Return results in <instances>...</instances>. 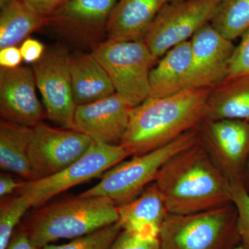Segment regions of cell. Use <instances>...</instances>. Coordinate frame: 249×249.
I'll list each match as a JSON object with an SVG mask.
<instances>
[{
	"instance_id": "6da1fadb",
	"label": "cell",
	"mask_w": 249,
	"mask_h": 249,
	"mask_svg": "<svg viewBox=\"0 0 249 249\" xmlns=\"http://www.w3.org/2000/svg\"><path fill=\"white\" fill-rule=\"evenodd\" d=\"M154 183L170 214L197 213L232 202L230 181L201 140L168 160Z\"/></svg>"
},
{
	"instance_id": "7a4b0ae2",
	"label": "cell",
	"mask_w": 249,
	"mask_h": 249,
	"mask_svg": "<svg viewBox=\"0 0 249 249\" xmlns=\"http://www.w3.org/2000/svg\"><path fill=\"white\" fill-rule=\"evenodd\" d=\"M211 89L187 88L160 98H148L131 110L128 127L120 145L130 156L163 146L205 121Z\"/></svg>"
},
{
	"instance_id": "3957f363",
	"label": "cell",
	"mask_w": 249,
	"mask_h": 249,
	"mask_svg": "<svg viewBox=\"0 0 249 249\" xmlns=\"http://www.w3.org/2000/svg\"><path fill=\"white\" fill-rule=\"evenodd\" d=\"M119 220L117 206L105 196L69 198L43 205L20 227L38 248L62 239L88 235Z\"/></svg>"
},
{
	"instance_id": "277c9868",
	"label": "cell",
	"mask_w": 249,
	"mask_h": 249,
	"mask_svg": "<svg viewBox=\"0 0 249 249\" xmlns=\"http://www.w3.org/2000/svg\"><path fill=\"white\" fill-rule=\"evenodd\" d=\"M200 142L199 127L191 129L163 146L114 165L103 173L96 186L79 196H105L116 206L130 202L155 181L157 173L168 160Z\"/></svg>"
},
{
	"instance_id": "5b68a950",
	"label": "cell",
	"mask_w": 249,
	"mask_h": 249,
	"mask_svg": "<svg viewBox=\"0 0 249 249\" xmlns=\"http://www.w3.org/2000/svg\"><path fill=\"white\" fill-rule=\"evenodd\" d=\"M232 203L190 214H169L159 236L160 249H235L240 245Z\"/></svg>"
},
{
	"instance_id": "8992f818",
	"label": "cell",
	"mask_w": 249,
	"mask_h": 249,
	"mask_svg": "<svg viewBox=\"0 0 249 249\" xmlns=\"http://www.w3.org/2000/svg\"><path fill=\"white\" fill-rule=\"evenodd\" d=\"M92 53L109 75L113 86L132 108L150 98V74L157 60L143 40H106Z\"/></svg>"
},
{
	"instance_id": "52a82bcc",
	"label": "cell",
	"mask_w": 249,
	"mask_h": 249,
	"mask_svg": "<svg viewBox=\"0 0 249 249\" xmlns=\"http://www.w3.org/2000/svg\"><path fill=\"white\" fill-rule=\"evenodd\" d=\"M129 156V152L120 144L93 142L83 157L65 169L47 178L19 183L16 192L27 198L31 207L39 208L72 187L102 176Z\"/></svg>"
},
{
	"instance_id": "ba28073f",
	"label": "cell",
	"mask_w": 249,
	"mask_h": 249,
	"mask_svg": "<svg viewBox=\"0 0 249 249\" xmlns=\"http://www.w3.org/2000/svg\"><path fill=\"white\" fill-rule=\"evenodd\" d=\"M118 0H70L47 18L44 29L60 43L91 52L107 40L108 22Z\"/></svg>"
},
{
	"instance_id": "9c48e42d",
	"label": "cell",
	"mask_w": 249,
	"mask_h": 249,
	"mask_svg": "<svg viewBox=\"0 0 249 249\" xmlns=\"http://www.w3.org/2000/svg\"><path fill=\"white\" fill-rule=\"evenodd\" d=\"M223 0H181L167 3L143 41L156 60L178 44L188 41L211 22Z\"/></svg>"
},
{
	"instance_id": "30bf717a",
	"label": "cell",
	"mask_w": 249,
	"mask_h": 249,
	"mask_svg": "<svg viewBox=\"0 0 249 249\" xmlns=\"http://www.w3.org/2000/svg\"><path fill=\"white\" fill-rule=\"evenodd\" d=\"M70 53L63 44L50 46L40 60L33 64L32 70L47 119L63 128L73 129L77 106L69 65Z\"/></svg>"
},
{
	"instance_id": "8fae6325",
	"label": "cell",
	"mask_w": 249,
	"mask_h": 249,
	"mask_svg": "<svg viewBox=\"0 0 249 249\" xmlns=\"http://www.w3.org/2000/svg\"><path fill=\"white\" fill-rule=\"evenodd\" d=\"M92 139L73 129L55 128L44 121L33 127L29 160L36 180L65 169L86 153Z\"/></svg>"
},
{
	"instance_id": "7c38bea8",
	"label": "cell",
	"mask_w": 249,
	"mask_h": 249,
	"mask_svg": "<svg viewBox=\"0 0 249 249\" xmlns=\"http://www.w3.org/2000/svg\"><path fill=\"white\" fill-rule=\"evenodd\" d=\"M199 131L201 142L226 178L230 181H243L249 159V122L205 121Z\"/></svg>"
},
{
	"instance_id": "4fadbf2b",
	"label": "cell",
	"mask_w": 249,
	"mask_h": 249,
	"mask_svg": "<svg viewBox=\"0 0 249 249\" xmlns=\"http://www.w3.org/2000/svg\"><path fill=\"white\" fill-rule=\"evenodd\" d=\"M192 62L188 88L211 89L225 79L236 46L211 23L190 40Z\"/></svg>"
},
{
	"instance_id": "5bb4252c",
	"label": "cell",
	"mask_w": 249,
	"mask_h": 249,
	"mask_svg": "<svg viewBox=\"0 0 249 249\" xmlns=\"http://www.w3.org/2000/svg\"><path fill=\"white\" fill-rule=\"evenodd\" d=\"M32 68L0 67V115L1 119L34 127L47 114L36 95Z\"/></svg>"
},
{
	"instance_id": "9a60e30c",
	"label": "cell",
	"mask_w": 249,
	"mask_h": 249,
	"mask_svg": "<svg viewBox=\"0 0 249 249\" xmlns=\"http://www.w3.org/2000/svg\"><path fill=\"white\" fill-rule=\"evenodd\" d=\"M132 107L114 92L107 97L76 107L73 129L93 142L117 145L128 127Z\"/></svg>"
},
{
	"instance_id": "2e32d148",
	"label": "cell",
	"mask_w": 249,
	"mask_h": 249,
	"mask_svg": "<svg viewBox=\"0 0 249 249\" xmlns=\"http://www.w3.org/2000/svg\"><path fill=\"white\" fill-rule=\"evenodd\" d=\"M119 225L142 239L159 238L169 214L161 193L155 183L147 187L134 200L117 206Z\"/></svg>"
},
{
	"instance_id": "e0dca14e",
	"label": "cell",
	"mask_w": 249,
	"mask_h": 249,
	"mask_svg": "<svg viewBox=\"0 0 249 249\" xmlns=\"http://www.w3.org/2000/svg\"><path fill=\"white\" fill-rule=\"evenodd\" d=\"M168 0H118L109 16L107 39L143 40L147 31Z\"/></svg>"
},
{
	"instance_id": "ac0fdd59",
	"label": "cell",
	"mask_w": 249,
	"mask_h": 249,
	"mask_svg": "<svg viewBox=\"0 0 249 249\" xmlns=\"http://www.w3.org/2000/svg\"><path fill=\"white\" fill-rule=\"evenodd\" d=\"M76 106L89 104L116 92L109 75L92 52L73 51L69 58Z\"/></svg>"
},
{
	"instance_id": "d6986e66",
	"label": "cell",
	"mask_w": 249,
	"mask_h": 249,
	"mask_svg": "<svg viewBox=\"0 0 249 249\" xmlns=\"http://www.w3.org/2000/svg\"><path fill=\"white\" fill-rule=\"evenodd\" d=\"M191 62V41L168 51L150 71L149 98L167 97L187 89Z\"/></svg>"
},
{
	"instance_id": "ffe728a7",
	"label": "cell",
	"mask_w": 249,
	"mask_h": 249,
	"mask_svg": "<svg viewBox=\"0 0 249 249\" xmlns=\"http://www.w3.org/2000/svg\"><path fill=\"white\" fill-rule=\"evenodd\" d=\"M224 119L249 122V77L226 78L210 89L205 121Z\"/></svg>"
},
{
	"instance_id": "44dd1931",
	"label": "cell",
	"mask_w": 249,
	"mask_h": 249,
	"mask_svg": "<svg viewBox=\"0 0 249 249\" xmlns=\"http://www.w3.org/2000/svg\"><path fill=\"white\" fill-rule=\"evenodd\" d=\"M33 127L1 119L0 167L12 172L26 181L36 180L29 160V146Z\"/></svg>"
},
{
	"instance_id": "7402d4cb",
	"label": "cell",
	"mask_w": 249,
	"mask_h": 249,
	"mask_svg": "<svg viewBox=\"0 0 249 249\" xmlns=\"http://www.w3.org/2000/svg\"><path fill=\"white\" fill-rule=\"evenodd\" d=\"M0 9V49L17 47L47 23L46 16L22 0H7Z\"/></svg>"
},
{
	"instance_id": "603a6c76",
	"label": "cell",
	"mask_w": 249,
	"mask_h": 249,
	"mask_svg": "<svg viewBox=\"0 0 249 249\" xmlns=\"http://www.w3.org/2000/svg\"><path fill=\"white\" fill-rule=\"evenodd\" d=\"M211 24L229 40L242 37L249 29V0H223Z\"/></svg>"
},
{
	"instance_id": "cb8c5ba5",
	"label": "cell",
	"mask_w": 249,
	"mask_h": 249,
	"mask_svg": "<svg viewBox=\"0 0 249 249\" xmlns=\"http://www.w3.org/2000/svg\"><path fill=\"white\" fill-rule=\"evenodd\" d=\"M30 202L22 196L6 198L0 206V249H6Z\"/></svg>"
},
{
	"instance_id": "d4e9b609",
	"label": "cell",
	"mask_w": 249,
	"mask_h": 249,
	"mask_svg": "<svg viewBox=\"0 0 249 249\" xmlns=\"http://www.w3.org/2000/svg\"><path fill=\"white\" fill-rule=\"evenodd\" d=\"M121 230L122 228L116 222L65 245L49 244L41 249H109Z\"/></svg>"
},
{
	"instance_id": "484cf974",
	"label": "cell",
	"mask_w": 249,
	"mask_h": 249,
	"mask_svg": "<svg viewBox=\"0 0 249 249\" xmlns=\"http://www.w3.org/2000/svg\"><path fill=\"white\" fill-rule=\"evenodd\" d=\"M231 201L237 213L240 245L249 249V193L242 180L230 181Z\"/></svg>"
},
{
	"instance_id": "4316f807",
	"label": "cell",
	"mask_w": 249,
	"mask_h": 249,
	"mask_svg": "<svg viewBox=\"0 0 249 249\" xmlns=\"http://www.w3.org/2000/svg\"><path fill=\"white\" fill-rule=\"evenodd\" d=\"M241 37L231 59L227 78L249 77V29Z\"/></svg>"
},
{
	"instance_id": "83f0119b",
	"label": "cell",
	"mask_w": 249,
	"mask_h": 249,
	"mask_svg": "<svg viewBox=\"0 0 249 249\" xmlns=\"http://www.w3.org/2000/svg\"><path fill=\"white\" fill-rule=\"evenodd\" d=\"M109 249H160V239L146 240L127 231L121 230Z\"/></svg>"
},
{
	"instance_id": "f1b7e54d",
	"label": "cell",
	"mask_w": 249,
	"mask_h": 249,
	"mask_svg": "<svg viewBox=\"0 0 249 249\" xmlns=\"http://www.w3.org/2000/svg\"><path fill=\"white\" fill-rule=\"evenodd\" d=\"M19 50L24 61L34 64L43 55L46 47L40 41L29 37L22 42Z\"/></svg>"
},
{
	"instance_id": "f546056e",
	"label": "cell",
	"mask_w": 249,
	"mask_h": 249,
	"mask_svg": "<svg viewBox=\"0 0 249 249\" xmlns=\"http://www.w3.org/2000/svg\"><path fill=\"white\" fill-rule=\"evenodd\" d=\"M7 0H0V5ZM41 14L49 18L63 7L70 0H22Z\"/></svg>"
},
{
	"instance_id": "4dcf8cb0",
	"label": "cell",
	"mask_w": 249,
	"mask_h": 249,
	"mask_svg": "<svg viewBox=\"0 0 249 249\" xmlns=\"http://www.w3.org/2000/svg\"><path fill=\"white\" fill-rule=\"evenodd\" d=\"M22 60L20 50L16 46L0 49V67L16 68L20 66Z\"/></svg>"
},
{
	"instance_id": "1f68e13d",
	"label": "cell",
	"mask_w": 249,
	"mask_h": 249,
	"mask_svg": "<svg viewBox=\"0 0 249 249\" xmlns=\"http://www.w3.org/2000/svg\"><path fill=\"white\" fill-rule=\"evenodd\" d=\"M6 249H41L34 245L25 231L19 228L14 232V236Z\"/></svg>"
},
{
	"instance_id": "d6a6232c",
	"label": "cell",
	"mask_w": 249,
	"mask_h": 249,
	"mask_svg": "<svg viewBox=\"0 0 249 249\" xmlns=\"http://www.w3.org/2000/svg\"><path fill=\"white\" fill-rule=\"evenodd\" d=\"M19 183L6 174L0 175V196L4 197L8 195L12 194L19 187Z\"/></svg>"
},
{
	"instance_id": "836d02e7",
	"label": "cell",
	"mask_w": 249,
	"mask_h": 249,
	"mask_svg": "<svg viewBox=\"0 0 249 249\" xmlns=\"http://www.w3.org/2000/svg\"><path fill=\"white\" fill-rule=\"evenodd\" d=\"M246 168H247V175H248L249 178V159L248 160V162H247V166H246Z\"/></svg>"
},
{
	"instance_id": "e575fe53",
	"label": "cell",
	"mask_w": 249,
	"mask_h": 249,
	"mask_svg": "<svg viewBox=\"0 0 249 249\" xmlns=\"http://www.w3.org/2000/svg\"><path fill=\"white\" fill-rule=\"evenodd\" d=\"M235 249H245V248H244L243 247H242V246H241L240 245H239V246H237V247H236Z\"/></svg>"
},
{
	"instance_id": "d590c367",
	"label": "cell",
	"mask_w": 249,
	"mask_h": 249,
	"mask_svg": "<svg viewBox=\"0 0 249 249\" xmlns=\"http://www.w3.org/2000/svg\"><path fill=\"white\" fill-rule=\"evenodd\" d=\"M181 1V0H168V2H172V1Z\"/></svg>"
}]
</instances>
